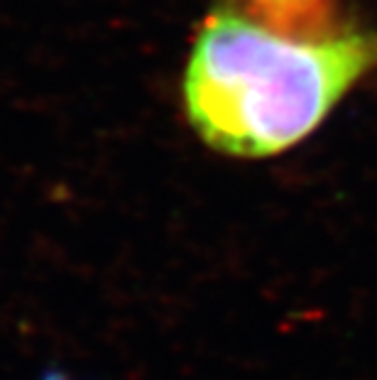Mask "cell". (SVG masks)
Returning a JSON list of instances; mask_svg holds the SVG:
<instances>
[{
    "instance_id": "cell-1",
    "label": "cell",
    "mask_w": 377,
    "mask_h": 380,
    "mask_svg": "<svg viewBox=\"0 0 377 380\" xmlns=\"http://www.w3.org/2000/svg\"><path fill=\"white\" fill-rule=\"evenodd\" d=\"M377 69V32L289 37L216 8L184 74L199 138L233 157H267L314 133L333 106Z\"/></svg>"
},
{
    "instance_id": "cell-2",
    "label": "cell",
    "mask_w": 377,
    "mask_h": 380,
    "mask_svg": "<svg viewBox=\"0 0 377 380\" xmlns=\"http://www.w3.org/2000/svg\"><path fill=\"white\" fill-rule=\"evenodd\" d=\"M257 23L289 37L331 35V0H250Z\"/></svg>"
},
{
    "instance_id": "cell-3",
    "label": "cell",
    "mask_w": 377,
    "mask_h": 380,
    "mask_svg": "<svg viewBox=\"0 0 377 380\" xmlns=\"http://www.w3.org/2000/svg\"><path fill=\"white\" fill-rule=\"evenodd\" d=\"M40 380H74V378H71V375H66L64 370L51 368V370H47V373H42Z\"/></svg>"
}]
</instances>
